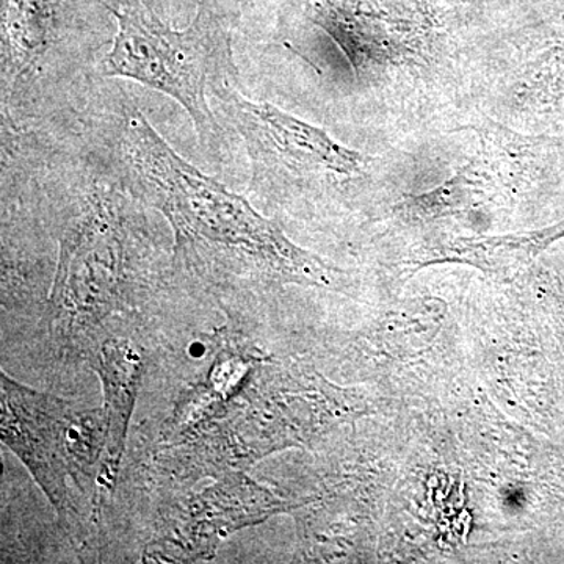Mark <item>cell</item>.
I'll return each instance as SVG.
<instances>
[{
	"instance_id": "8fae6325",
	"label": "cell",
	"mask_w": 564,
	"mask_h": 564,
	"mask_svg": "<svg viewBox=\"0 0 564 564\" xmlns=\"http://www.w3.org/2000/svg\"><path fill=\"white\" fill-rule=\"evenodd\" d=\"M560 2H563V3H564V0H560Z\"/></svg>"
},
{
	"instance_id": "30bf717a",
	"label": "cell",
	"mask_w": 564,
	"mask_h": 564,
	"mask_svg": "<svg viewBox=\"0 0 564 564\" xmlns=\"http://www.w3.org/2000/svg\"><path fill=\"white\" fill-rule=\"evenodd\" d=\"M120 2H124V0H120ZM143 2H147L148 6L152 7V9L158 10V3L162 2V0H143Z\"/></svg>"
},
{
	"instance_id": "6da1fadb",
	"label": "cell",
	"mask_w": 564,
	"mask_h": 564,
	"mask_svg": "<svg viewBox=\"0 0 564 564\" xmlns=\"http://www.w3.org/2000/svg\"><path fill=\"white\" fill-rule=\"evenodd\" d=\"M118 150L122 181L172 226L174 270L207 292L226 295L274 282L336 285L337 270L182 159L140 110H126Z\"/></svg>"
},
{
	"instance_id": "ba28073f",
	"label": "cell",
	"mask_w": 564,
	"mask_h": 564,
	"mask_svg": "<svg viewBox=\"0 0 564 564\" xmlns=\"http://www.w3.org/2000/svg\"><path fill=\"white\" fill-rule=\"evenodd\" d=\"M93 355V367L101 378L106 399L102 408L107 419V441L98 480L99 507L102 510L117 488L129 422L143 377V359L131 340L118 336L107 337Z\"/></svg>"
},
{
	"instance_id": "8992f818",
	"label": "cell",
	"mask_w": 564,
	"mask_h": 564,
	"mask_svg": "<svg viewBox=\"0 0 564 564\" xmlns=\"http://www.w3.org/2000/svg\"><path fill=\"white\" fill-rule=\"evenodd\" d=\"M109 3L117 0H2L3 109L20 102Z\"/></svg>"
},
{
	"instance_id": "9c48e42d",
	"label": "cell",
	"mask_w": 564,
	"mask_h": 564,
	"mask_svg": "<svg viewBox=\"0 0 564 564\" xmlns=\"http://www.w3.org/2000/svg\"><path fill=\"white\" fill-rule=\"evenodd\" d=\"M564 237V223L541 231L484 239H458L429 254L423 263L462 262L492 276L510 280L555 240Z\"/></svg>"
},
{
	"instance_id": "3957f363",
	"label": "cell",
	"mask_w": 564,
	"mask_h": 564,
	"mask_svg": "<svg viewBox=\"0 0 564 564\" xmlns=\"http://www.w3.org/2000/svg\"><path fill=\"white\" fill-rule=\"evenodd\" d=\"M117 21L110 51L99 66L104 77L129 79L163 93L187 111L204 151L223 154V133L209 99L239 84L234 33L242 20V0H198L185 29H173L143 0L109 6Z\"/></svg>"
},
{
	"instance_id": "5b68a950",
	"label": "cell",
	"mask_w": 564,
	"mask_h": 564,
	"mask_svg": "<svg viewBox=\"0 0 564 564\" xmlns=\"http://www.w3.org/2000/svg\"><path fill=\"white\" fill-rule=\"evenodd\" d=\"M225 121L242 139L251 165L250 188L267 198L339 191L366 177L373 159L332 139L323 129L252 101L240 84L214 95Z\"/></svg>"
},
{
	"instance_id": "7a4b0ae2",
	"label": "cell",
	"mask_w": 564,
	"mask_h": 564,
	"mask_svg": "<svg viewBox=\"0 0 564 564\" xmlns=\"http://www.w3.org/2000/svg\"><path fill=\"white\" fill-rule=\"evenodd\" d=\"M91 176L76 184L51 293L52 332L66 351L99 347L107 321L139 307L158 276L140 199L122 180Z\"/></svg>"
},
{
	"instance_id": "52a82bcc",
	"label": "cell",
	"mask_w": 564,
	"mask_h": 564,
	"mask_svg": "<svg viewBox=\"0 0 564 564\" xmlns=\"http://www.w3.org/2000/svg\"><path fill=\"white\" fill-rule=\"evenodd\" d=\"M274 505L243 473L226 475L174 508L143 556L151 563L209 560L225 538L272 514Z\"/></svg>"
},
{
	"instance_id": "277c9868",
	"label": "cell",
	"mask_w": 564,
	"mask_h": 564,
	"mask_svg": "<svg viewBox=\"0 0 564 564\" xmlns=\"http://www.w3.org/2000/svg\"><path fill=\"white\" fill-rule=\"evenodd\" d=\"M2 381V443L24 463L57 510L62 525L80 516L69 480L99 507L98 480L106 451L104 408L79 410L69 402L25 388L6 373Z\"/></svg>"
}]
</instances>
